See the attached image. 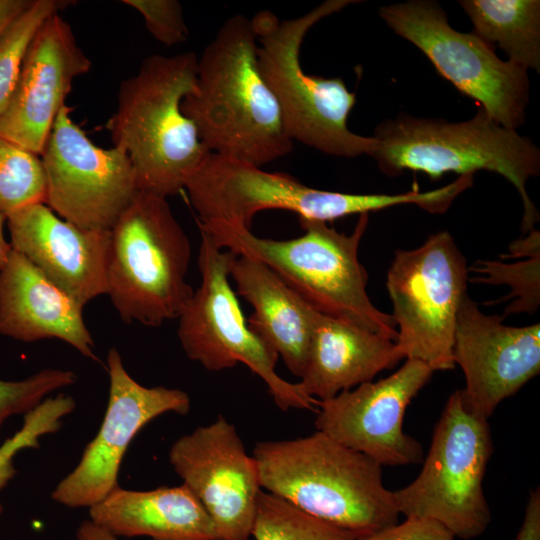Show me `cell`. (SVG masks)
<instances>
[{"label": "cell", "mask_w": 540, "mask_h": 540, "mask_svg": "<svg viewBox=\"0 0 540 540\" xmlns=\"http://www.w3.org/2000/svg\"><path fill=\"white\" fill-rule=\"evenodd\" d=\"M76 407L73 397L58 394L45 398L24 414L22 427L0 446V490L15 476L14 458L27 448H39L40 437L57 432L63 419Z\"/></svg>", "instance_id": "cell-29"}, {"label": "cell", "mask_w": 540, "mask_h": 540, "mask_svg": "<svg viewBox=\"0 0 540 540\" xmlns=\"http://www.w3.org/2000/svg\"><path fill=\"white\" fill-rule=\"evenodd\" d=\"M229 276L237 293L253 307L250 330L301 378L319 314L263 263L242 255L231 261Z\"/></svg>", "instance_id": "cell-22"}, {"label": "cell", "mask_w": 540, "mask_h": 540, "mask_svg": "<svg viewBox=\"0 0 540 540\" xmlns=\"http://www.w3.org/2000/svg\"><path fill=\"white\" fill-rule=\"evenodd\" d=\"M299 220L304 233L289 240L258 237L251 229L222 221H198V225L222 249L263 263L319 313L396 342V323L371 302L368 275L358 258L369 213L359 215L351 234L340 233L326 222Z\"/></svg>", "instance_id": "cell-4"}, {"label": "cell", "mask_w": 540, "mask_h": 540, "mask_svg": "<svg viewBox=\"0 0 540 540\" xmlns=\"http://www.w3.org/2000/svg\"><path fill=\"white\" fill-rule=\"evenodd\" d=\"M492 452L488 419L455 390L434 427L420 473L393 491L399 514L434 520L461 539L482 535L491 522L483 479Z\"/></svg>", "instance_id": "cell-8"}, {"label": "cell", "mask_w": 540, "mask_h": 540, "mask_svg": "<svg viewBox=\"0 0 540 540\" xmlns=\"http://www.w3.org/2000/svg\"><path fill=\"white\" fill-rule=\"evenodd\" d=\"M5 221L6 216L0 211V268L6 262L12 249L9 240L5 238L3 231Z\"/></svg>", "instance_id": "cell-36"}, {"label": "cell", "mask_w": 540, "mask_h": 540, "mask_svg": "<svg viewBox=\"0 0 540 540\" xmlns=\"http://www.w3.org/2000/svg\"><path fill=\"white\" fill-rule=\"evenodd\" d=\"M77 540H118L116 536L91 520L83 521L76 532Z\"/></svg>", "instance_id": "cell-35"}, {"label": "cell", "mask_w": 540, "mask_h": 540, "mask_svg": "<svg viewBox=\"0 0 540 540\" xmlns=\"http://www.w3.org/2000/svg\"><path fill=\"white\" fill-rule=\"evenodd\" d=\"M30 3L31 0H0V33Z\"/></svg>", "instance_id": "cell-34"}, {"label": "cell", "mask_w": 540, "mask_h": 540, "mask_svg": "<svg viewBox=\"0 0 540 540\" xmlns=\"http://www.w3.org/2000/svg\"><path fill=\"white\" fill-rule=\"evenodd\" d=\"M379 16L416 46L435 70L479 104L501 126L523 125L529 103L528 71L500 59L494 46L475 33L455 30L434 0H409L380 7Z\"/></svg>", "instance_id": "cell-10"}, {"label": "cell", "mask_w": 540, "mask_h": 540, "mask_svg": "<svg viewBox=\"0 0 540 540\" xmlns=\"http://www.w3.org/2000/svg\"><path fill=\"white\" fill-rule=\"evenodd\" d=\"M71 370L43 369L22 380L0 379V432L5 421L15 415L26 414L48 395L76 382Z\"/></svg>", "instance_id": "cell-30"}, {"label": "cell", "mask_w": 540, "mask_h": 540, "mask_svg": "<svg viewBox=\"0 0 540 540\" xmlns=\"http://www.w3.org/2000/svg\"><path fill=\"white\" fill-rule=\"evenodd\" d=\"M433 373L423 362L406 359L383 379L319 401L315 427L382 467L422 463V445L404 432L403 419L411 400Z\"/></svg>", "instance_id": "cell-15"}, {"label": "cell", "mask_w": 540, "mask_h": 540, "mask_svg": "<svg viewBox=\"0 0 540 540\" xmlns=\"http://www.w3.org/2000/svg\"><path fill=\"white\" fill-rule=\"evenodd\" d=\"M370 157L390 177L405 170L436 181L446 173L459 176L479 170L497 173L517 190L523 204L521 230L535 229L539 212L526 183L540 173V150L528 137L494 121L482 108L469 120L450 122L400 113L378 124Z\"/></svg>", "instance_id": "cell-5"}, {"label": "cell", "mask_w": 540, "mask_h": 540, "mask_svg": "<svg viewBox=\"0 0 540 540\" xmlns=\"http://www.w3.org/2000/svg\"><path fill=\"white\" fill-rule=\"evenodd\" d=\"M109 396L104 419L86 445L78 465L52 491L51 497L71 508L92 507L118 485V473L135 435L168 412L186 415L189 395L175 388L145 387L127 372L116 348L107 354Z\"/></svg>", "instance_id": "cell-14"}, {"label": "cell", "mask_w": 540, "mask_h": 540, "mask_svg": "<svg viewBox=\"0 0 540 540\" xmlns=\"http://www.w3.org/2000/svg\"><path fill=\"white\" fill-rule=\"evenodd\" d=\"M402 359L392 339L319 313L298 384L306 395L322 401L373 381L378 373Z\"/></svg>", "instance_id": "cell-21"}, {"label": "cell", "mask_w": 540, "mask_h": 540, "mask_svg": "<svg viewBox=\"0 0 540 540\" xmlns=\"http://www.w3.org/2000/svg\"><path fill=\"white\" fill-rule=\"evenodd\" d=\"M251 535L255 540H355L350 532L261 491Z\"/></svg>", "instance_id": "cell-25"}, {"label": "cell", "mask_w": 540, "mask_h": 540, "mask_svg": "<svg viewBox=\"0 0 540 540\" xmlns=\"http://www.w3.org/2000/svg\"><path fill=\"white\" fill-rule=\"evenodd\" d=\"M169 461L207 511L218 540H248L262 488L235 426L219 416L196 428L173 443Z\"/></svg>", "instance_id": "cell-16"}, {"label": "cell", "mask_w": 540, "mask_h": 540, "mask_svg": "<svg viewBox=\"0 0 540 540\" xmlns=\"http://www.w3.org/2000/svg\"><path fill=\"white\" fill-rule=\"evenodd\" d=\"M46 178L39 155L0 136V211L5 215L45 203Z\"/></svg>", "instance_id": "cell-28"}, {"label": "cell", "mask_w": 540, "mask_h": 540, "mask_svg": "<svg viewBox=\"0 0 540 540\" xmlns=\"http://www.w3.org/2000/svg\"><path fill=\"white\" fill-rule=\"evenodd\" d=\"M473 33L508 56V61L540 73L539 0H460Z\"/></svg>", "instance_id": "cell-24"}, {"label": "cell", "mask_w": 540, "mask_h": 540, "mask_svg": "<svg viewBox=\"0 0 540 540\" xmlns=\"http://www.w3.org/2000/svg\"><path fill=\"white\" fill-rule=\"evenodd\" d=\"M261 488L359 538L399 522L382 466L326 434L257 442Z\"/></svg>", "instance_id": "cell-2"}, {"label": "cell", "mask_w": 540, "mask_h": 540, "mask_svg": "<svg viewBox=\"0 0 540 540\" xmlns=\"http://www.w3.org/2000/svg\"><path fill=\"white\" fill-rule=\"evenodd\" d=\"M355 540H455V536L434 520L406 518L400 523Z\"/></svg>", "instance_id": "cell-32"}, {"label": "cell", "mask_w": 540, "mask_h": 540, "mask_svg": "<svg viewBox=\"0 0 540 540\" xmlns=\"http://www.w3.org/2000/svg\"><path fill=\"white\" fill-rule=\"evenodd\" d=\"M191 254L167 199L138 191L110 230L106 294L122 321L158 327L178 318L194 292Z\"/></svg>", "instance_id": "cell-7"}, {"label": "cell", "mask_w": 540, "mask_h": 540, "mask_svg": "<svg viewBox=\"0 0 540 540\" xmlns=\"http://www.w3.org/2000/svg\"><path fill=\"white\" fill-rule=\"evenodd\" d=\"M199 288L179 315L177 335L186 356L209 371L245 364L267 385L277 406L317 411L318 400L275 370L279 358L247 324L229 281L234 253L219 247L200 229Z\"/></svg>", "instance_id": "cell-9"}, {"label": "cell", "mask_w": 540, "mask_h": 540, "mask_svg": "<svg viewBox=\"0 0 540 540\" xmlns=\"http://www.w3.org/2000/svg\"><path fill=\"white\" fill-rule=\"evenodd\" d=\"M2 512H3V507H2V505L0 503V515L2 514Z\"/></svg>", "instance_id": "cell-37"}, {"label": "cell", "mask_w": 540, "mask_h": 540, "mask_svg": "<svg viewBox=\"0 0 540 540\" xmlns=\"http://www.w3.org/2000/svg\"><path fill=\"white\" fill-rule=\"evenodd\" d=\"M503 319L483 313L466 294L456 321L453 360L465 377L461 391L486 419L540 371V324L508 326Z\"/></svg>", "instance_id": "cell-17"}, {"label": "cell", "mask_w": 540, "mask_h": 540, "mask_svg": "<svg viewBox=\"0 0 540 540\" xmlns=\"http://www.w3.org/2000/svg\"><path fill=\"white\" fill-rule=\"evenodd\" d=\"M468 280L465 257L448 231L395 252L386 287L403 359L421 361L434 372L455 367L454 333Z\"/></svg>", "instance_id": "cell-11"}, {"label": "cell", "mask_w": 540, "mask_h": 540, "mask_svg": "<svg viewBox=\"0 0 540 540\" xmlns=\"http://www.w3.org/2000/svg\"><path fill=\"white\" fill-rule=\"evenodd\" d=\"M144 19L148 32L161 44L173 46L188 38L182 5L177 0H123Z\"/></svg>", "instance_id": "cell-31"}, {"label": "cell", "mask_w": 540, "mask_h": 540, "mask_svg": "<svg viewBox=\"0 0 540 540\" xmlns=\"http://www.w3.org/2000/svg\"><path fill=\"white\" fill-rule=\"evenodd\" d=\"M91 521L114 536L218 540L207 511L184 484L147 491L117 486L89 508Z\"/></svg>", "instance_id": "cell-23"}, {"label": "cell", "mask_w": 540, "mask_h": 540, "mask_svg": "<svg viewBox=\"0 0 540 540\" xmlns=\"http://www.w3.org/2000/svg\"><path fill=\"white\" fill-rule=\"evenodd\" d=\"M251 20L228 18L198 58L182 101L210 153L262 167L293 148L280 107L259 70Z\"/></svg>", "instance_id": "cell-1"}, {"label": "cell", "mask_w": 540, "mask_h": 540, "mask_svg": "<svg viewBox=\"0 0 540 540\" xmlns=\"http://www.w3.org/2000/svg\"><path fill=\"white\" fill-rule=\"evenodd\" d=\"M67 0H31L0 33V115L15 90L23 62L37 32L52 15L67 7Z\"/></svg>", "instance_id": "cell-27"}, {"label": "cell", "mask_w": 540, "mask_h": 540, "mask_svg": "<svg viewBox=\"0 0 540 540\" xmlns=\"http://www.w3.org/2000/svg\"><path fill=\"white\" fill-rule=\"evenodd\" d=\"M527 234L525 260L516 262L477 261L468 272H474V282L493 285L505 284L511 288L507 298H514L506 307L511 313H534L540 303V232L533 229Z\"/></svg>", "instance_id": "cell-26"}, {"label": "cell", "mask_w": 540, "mask_h": 540, "mask_svg": "<svg viewBox=\"0 0 540 540\" xmlns=\"http://www.w3.org/2000/svg\"><path fill=\"white\" fill-rule=\"evenodd\" d=\"M199 222L222 221L251 229L254 216L280 209L299 219L326 222L401 205L398 194H352L306 186L285 173L209 153L185 188Z\"/></svg>", "instance_id": "cell-12"}, {"label": "cell", "mask_w": 540, "mask_h": 540, "mask_svg": "<svg viewBox=\"0 0 540 540\" xmlns=\"http://www.w3.org/2000/svg\"><path fill=\"white\" fill-rule=\"evenodd\" d=\"M91 65L69 23L59 13L49 17L33 39L0 115V136L40 156L73 81Z\"/></svg>", "instance_id": "cell-18"}, {"label": "cell", "mask_w": 540, "mask_h": 540, "mask_svg": "<svg viewBox=\"0 0 540 540\" xmlns=\"http://www.w3.org/2000/svg\"><path fill=\"white\" fill-rule=\"evenodd\" d=\"M356 0H326L304 15L281 20L269 10L259 11L251 24L257 39L259 70L280 107L291 140L325 154L354 158L370 156L377 141L352 132L348 116L356 103L340 77L304 72L302 43L309 30Z\"/></svg>", "instance_id": "cell-6"}, {"label": "cell", "mask_w": 540, "mask_h": 540, "mask_svg": "<svg viewBox=\"0 0 540 540\" xmlns=\"http://www.w3.org/2000/svg\"><path fill=\"white\" fill-rule=\"evenodd\" d=\"M197 63L193 52L155 54L120 85L107 128L113 145L127 153L139 191L178 194L210 153L181 108L195 87Z\"/></svg>", "instance_id": "cell-3"}, {"label": "cell", "mask_w": 540, "mask_h": 540, "mask_svg": "<svg viewBox=\"0 0 540 540\" xmlns=\"http://www.w3.org/2000/svg\"><path fill=\"white\" fill-rule=\"evenodd\" d=\"M11 248L84 308L107 292L110 231L80 228L36 203L6 216Z\"/></svg>", "instance_id": "cell-19"}, {"label": "cell", "mask_w": 540, "mask_h": 540, "mask_svg": "<svg viewBox=\"0 0 540 540\" xmlns=\"http://www.w3.org/2000/svg\"><path fill=\"white\" fill-rule=\"evenodd\" d=\"M515 540H540V489L530 492L523 522Z\"/></svg>", "instance_id": "cell-33"}, {"label": "cell", "mask_w": 540, "mask_h": 540, "mask_svg": "<svg viewBox=\"0 0 540 540\" xmlns=\"http://www.w3.org/2000/svg\"><path fill=\"white\" fill-rule=\"evenodd\" d=\"M0 334L21 342L60 339L98 360L83 307L13 249L0 268Z\"/></svg>", "instance_id": "cell-20"}, {"label": "cell", "mask_w": 540, "mask_h": 540, "mask_svg": "<svg viewBox=\"0 0 540 540\" xmlns=\"http://www.w3.org/2000/svg\"><path fill=\"white\" fill-rule=\"evenodd\" d=\"M64 105L43 148L45 204L60 218L88 230L110 231L139 189L122 148H102Z\"/></svg>", "instance_id": "cell-13"}]
</instances>
